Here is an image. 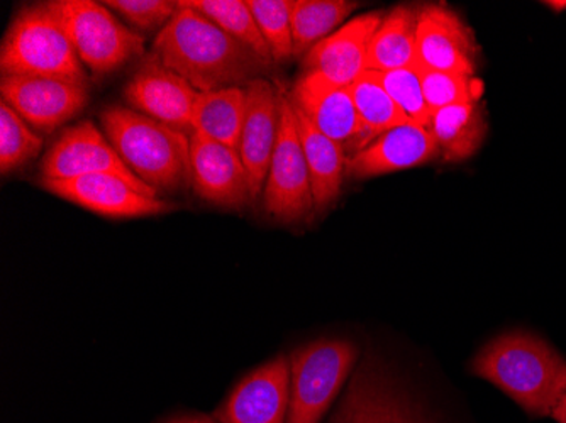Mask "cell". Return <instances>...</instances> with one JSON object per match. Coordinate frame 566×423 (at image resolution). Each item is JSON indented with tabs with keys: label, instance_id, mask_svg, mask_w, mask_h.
Returning <instances> with one entry per match:
<instances>
[{
	"label": "cell",
	"instance_id": "obj_1",
	"mask_svg": "<svg viewBox=\"0 0 566 423\" xmlns=\"http://www.w3.org/2000/svg\"><path fill=\"white\" fill-rule=\"evenodd\" d=\"M151 53L200 94L247 87L273 68L184 0L153 41Z\"/></svg>",
	"mask_w": 566,
	"mask_h": 423
},
{
	"label": "cell",
	"instance_id": "obj_2",
	"mask_svg": "<svg viewBox=\"0 0 566 423\" xmlns=\"http://www.w3.org/2000/svg\"><path fill=\"white\" fill-rule=\"evenodd\" d=\"M470 369L530 415L552 416L566 393V359L545 339L524 330L485 343Z\"/></svg>",
	"mask_w": 566,
	"mask_h": 423
},
{
	"label": "cell",
	"instance_id": "obj_3",
	"mask_svg": "<svg viewBox=\"0 0 566 423\" xmlns=\"http://www.w3.org/2000/svg\"><path fill=\"white\" fill-rule=\"evenodd\" d=\"M101 126L126 167L157 192L190 184V136L124 105L101 113Z\"/></svg>",
	"mask_w": 566,
	"mask_h": 423
},
{
	"label": "cell",
	"instance_id": "obj_4",
	"mask_svg": "<svg viewBox=\"0 0 566 423\" xmlns=\"http://www.w3.org/2000/svg\"><path fill=\"white\" fill-rule=\"evenodd\" d=\"M2 75L87 85L88 78L55 2L28 6L12 19L0 50Z\"/></svg>",
	"mask_w": 566,
	"mask_h": 423
},
{
	"label": "cell",
	"instance_id": "obj_5",
	"mask_svg": "<svg viewBox=\"0 0 566 423\" xmlns=\"http://www.w3.org/2000/svg\"><path fill=\"white\" fill-rule=\"evenodd\" d=\"M291 405L287 423H319L338 396L358 359L355 343L321 339L302 346L291 358Z\"/></svg>",
	"mask_w": 566,
	"mask_h": 423
},
{
	"label": "cell",
	"instance_id": "obj_6",
	"mask_svg": "<svg viewBox=\"0 0 566 423\" xmlns=\"http://www.w3.org/2000/svg\"><path fill=\"white\" fill-rule=\"evenodd\" d=\"M66 33L82 65L94 75H111L145 53V38L92 0H56Z\"/></svg>",
	"mask_w": 566,
	"mask_h": 423
},
{
	"label": "cell",
	"instance_id": "obj_7",
	"mask_svg": "<svg viewBox=\"0 0 566 423\" xmlns=\"http://www.w3.org/2000/svg\"><path fill=\"white\" fill-rule=\"evenodd\" d=\"M266 214L282 224H297L314 210L307 161L298 136L291 94L280 92V120L269 177L263 189Z\"/></svg>",
	"mask_w": 566,
	"mask_h": 423
},
{
	"label": "cell",
	"instance_id": "obj_8",
	"mask_svg": "<svg viewBox=\"0 0 566 423\" xmlns=\"http://www.w3.org/2000/svg\"><path fill=\"white\" fill-rule=\"evenodd\" d=\"M88 175H116L145 195H158L157 190L139 180L120 160L104 130L92 120H82L63 130L48 149L41 163V180H72Z\"/></svg>",
	"mask_w": 566,
	"mask_h": 423
},
{
	"label": "cell",
	"instance_id": "obj_9",
	"mask_svg": "<svg viewBox=\"0 0 566 423\" xmlns=\"http://www.w3.org/2000/svg\"><path fill=\"white\" fill-rule=\"evenodd\" d=\"M292 102L324 136L342 146L352 158L374 141L359 119L348 87L333 84L317 72H304L295 82Z\"/></svg>",
	"mask_w": 566,
	"mask_h": 423
},
{
	"label": "cell",
	"instance_id": "obj_10",
	"mask_svg": "<svg viewBox=\"0 0 566 423\" xmlns=\"http://www.w3.org/2000/svg\"><path fill=\"white\" fill-rule=\"evenodd\" d=\"M291 359L276 356L253 369L214 413L219 423H287Z\"/></svg>",
	"mask_w": 566,
	"mask_h": 423
},
{
	"label": "cell",
	"instance_id": "obj_11",
	"mask_svg": "<svg viewBox=\"0 0 566 423\" xmlns=\"http://www.w3.org/2000/svg\"><path fill=\"white\" fill-rule=\"evenodd\" d=\"M0 94L25 123L43 133L69 123L88 104L87 85L41 76L2 75Z\"/></svg>",
	"mask_w": 566,
	"mask_h": 423
},
{
	"label": "cell",
	"instance_id": "obj_12",
	"mask_svg": "<svg viewBox=\"0 0 566 423\" xmlns=\"http://www.w3.org/2000/svg\"><path fill=\"white\" fill-rule=\"evenodd\" d=\"M199 94L153 53L143 59L124 87V98L132 109L182 130H190Z\"/></svg>",
	"mask_w": 566,
	"mask_h": 423
},
{
	"label": "cell",
	"instance_id": "obj_13",
	"mask_svg": "<svg viewBox=\"0 0 566 423\" xmlns=\"http://www.w3.org/2000/svg\"><path fill=\"white\" fill-rule=\"evenodd\" d=\"M190 184L197 197L228 210L251 202L250 178L238 149L190 133Z\"/></svg>",
	"mask_w": 566,
	"mask_h": 423
},
{
	"label": "cell",
	"instance_id": "obj_14",
	"mask_svg": "<svg viewBox=\"0 0 566 423\" xmlns=\"http://www.w3.org/2000/svg\"><path fill=\"white\" fill-rule=\"evenodd\" d=\"M418 65L475 76L479 68L475 34L448 6L428 4L419 11Z\"/></svg>",
	"mask_w": 566,
	"mask_h": 423
},
{
	"label": "cell",
	"instance_id": "obj_15",
	"mask_svg": "<svg viewBox=\"0 0 566 423\" xmlns=\"http://www.w3.org/2000/svg\"><path fill=\"white\" fill-rule=\"evenodd\" d=\"M44 189L60 199L109 219L149 218L170 212L158 197L145 195L116 175H88L72 180H41Z\"/></svg>",
	"mask_w": 566,
	"mask_h": 423
},
{
	"label": "cell",
	"instance_id": "obj_16",
	"mask_svg": "<svg viewBox=\"0 0 566 423\" xmlns=\"http://www.w3.org/2000/svg\"><path fill=\"white\" fill-rule=\"evenodd\" d=\"M247 114L241 129V161L250 178L251 199H259L265 189L275 149L280 120V92L266 78L247 85Z\"/></svg>",
	"mask_w": 566,
	"mask_h": 423
},
{
	"label": "cell",
	"instance_id": "obj_17",
	"mask_svg": "<svg viewBox=\"0 0 566 423\" xmlns=\"http://www.w3.org/2000/svg\"><path fill=\"white\" fill-rule=\"evenodd\" d=\"M438 155L440 148L428 127L415 123L403 124L396 129L387 130L361 151L348 158L346 177L353 180H367L396 173L429 163Z\"/></svg>",
	"mask_w": 566,
	"mask_h": 423
},
{
	"label": "cell",
	"instance_id": "obj_18",
	"mask_svg": "<svg viewBox=\"0 0 566 423\" xmlns=\"http://www.w3.org/2000/svg\"><path fill=\"white\" fill-rule=\"evenodd\" d=\"M374 11L346 22L304 56V72H317L333 84L349 87L367 72L368 47L384 19Z\"/></svg>",
	"mask_w": 566,
	"mask_h": 423
},
{
	"label": "cell",
	"instance_id": "obj_19",
	"mask_svg": "<svg viewBox=\"0 0 566 423\" xmlns=\"http://www.w3.org/2000/svg\"><path fill=\"white\" fill-rule=\"evenodd\" d=\"M342 409L364 423H422L403 391L377 358L358 366Z\"/></svg>",
	"mask_w": 566,
	"mask_h": 423
},
{
	"label": "cell",
	"instance_id": "obj_20",
	"mask_svg": "<svg viewBox=\"0 0 566 423\" xmlns=\"http://www.w3.org/2000/svg\"><path fill=\"white\" fill-rule=\"evenodd\" d=\"M294 104V102H292ZM298 136L307 161L311 189H313L314 212L323 214L338 200L346 177L345 149L324 136L304 113L295 107Z\"/></svg>",
	"mask_w": 566,
	"mask_h": 423
},
{
	"label": "cell",
	"instance_id": "obj_21",
	"mask_svg": "<svg viewBox=\"0 0 566 423\" xmlns=\"http://www.w3.org/2000/svg\"><path fill=\"white\" fill-rule=\"evenodd\" d=\"M419 11L412 6H397L381 19L368 47L367 70L389 72L418 65Z\"/></svg>",
	"mask_w": 566,
	"mask_h": 423
},
{
	"label": "cell",
	"instance_id": "obj_22",
	"mask_svg": "<svg viewBox=\"0 0 566 423\" xmlns=\"http://www.w3.org/2000/svg\"><path fill=\"white\" fill-rule=\"evenodd\" d=\"M432 138L444 160L465 161L472 158L486 138V120L480 101L454 104L431 114Z\"/></svg>",
	"mask_w": 566,
	"mask_h": 423
},
{
	"label": "cell",
	"instance_id": "obj_23",
	"mask_svg": "<svg viewBox=\"0 0 566 423\" xmlns=\"http://www.w3.org/2000/svg\"><path fill=\"white\" fill-rule=\"evenodd\" d=\"M247 114V88L233 87L202 92L193 105L190 133L238 149Z\"/></svg>",
	"mask_w": 566,
	"mask_h": 423
},
{
	"label": "cell",
	"instance_id": "obj_24",
	"mask_svg": "<svg viewBox=\"0 0 566 423\" xmlns=\"http://www.w3.org/2000/svg\"><path fill=\"white\" fill-rule=\"evenodd\" d=\"M358 6L348 0H294L291 11L294 59L307 55L319 41L331 36Z\"/></svg>",
	"mask_w": 566,
	"mask_h": 423
},
{
	"label": "cell",
	"instance_id": "obj_25",
	"mask_svg": "<svg viewBox=\"0 0 566 423\" xmlns=\"http://www.w3.org/2000/svg\"><path fill=\"white\" fill-rule=\"evenodd\" d=\"M184 4L208 15L222 31L250 47L263 62L275 65L247 0H184Z\"/></svg>",
	"mask_w": 566,
	"mask_h": 423
},
{
	"label": "cell",
	"instance_id": "obj_26",
	"mask_svg": "<svg viewBox=\"0 0 566 423\" xmlns=\"http://www.w3.org/2000/svg\"><path fill=\"white\" fill-rule=\"evenodd\" d=\"M348 91L355 102L359 119L374 138H378L387 130L412 123L392 97L367 76H359L358 81L349 85Z\"/></svg>",
	"mask_w": 566,
	"mask_h": 423
},
{
	"label": "cell",
	"instance_id": "obj_27",
	"mask_svg": "<svg viewBox=\"0 0 566 423\" xmlns=\"http://www.w3.org/2000/svg\"><path fill=\"white\" fill-rule=\"evenodd\" d=\"M43 138L11 105L0 102V173L9 175L36 158Z\"/></svg>",
	"mask_w": 566,
	"mask_h": 423
},
{
	"label": "cell",
	"instance_id": "obj_28",
	"mask_svg": "<svg viewBox=\"0 0 566 423\" xmlns=\"http://www.w3.org/2000/svg\"><path fill=\"white\" fill-rule=\"evenodd\" d=\"M259 24L273 63L291 62L294 59V38H292L291 11L294 0H247Z\"/></svg>",
	"mask_w": 566,
	"mask_h": 423
},
{
	"label": "cell",
	"instance_id": "obj_29",
	"mask_svg": "<svg viewBox=\"0 0 566 423\" xmlns=\"http://www.w3.org/2000/svg\"><path fill=\"white\" fill-rule=\"evenodd\" d=\"M364 75L370 81L377 82L412 123L429 129L431 113H429L428 104H426L421 78H419L416 66L389 70V72L367 70Z\"/></svg>",
	"mask_w": 566,
	"mask_h": 423
},
{
	"label": "cell",
	"instance_id": "obj_30",
	"mask_svg": "<svg viewBox=\"0 0 566 423\" xmlns=\"http://www.w3.org/2000/svg\"><path fill=\"white\" fill-rule=\"evenodd\" d=\"M416 68L421 78L422 94L429 113H436L448 105L480 101L482 84L475 76L438 72L421 65H416Z\"/></svg>",
	"mask_w": 566,
	"mask_h": 423
},
{
	"label": "cell",
	"instance_id": "obj_31",
	"mask_svg": "<svg viewBox=\"0 0 566 423\" xmlns=\"http://www.w3.org/2000/svg\"><path fill=\"white\" fill-rule=\"evenodd\" d=\"M104 6L146 33L164 30L178 9V2L171 0H107Z\"/></svg>",
	"mask_w": 566,
	"mask_h": 423
},
{
	"label": "cell",
	"instance_id": "obj_32",
	"mask_svg": "<svg viewBox=\"0 0 566 423\" xmlns=\"http://www.w3.org/2000/svg\"><path fill=\"white\" fill-rule=\"evenodd\" d=\"M167 423H219L214 416L199 415V413H192V415H178L174 419L167 420Z\"/></svg>",
	"mask_w": 566,
	"mask_h": 423
},
{
	"label": "cell",
	"instance_id": "obj_33",
	"mask_svg": "<svg viewBox=\"0 0 566 423\" xmlns=\"http://www.w3.org/2000/svg\"><path fill=\"white\" fill-rule=\"evenodd\" d=\"M338 412V416H334L333 423H364L358 419V416L353 415V413H349L348 410L342 409V406H339Z\"/></svg>",
	"mask_w": 566,
	"mask_h": 423
},
{
	"label": "cell",
	"instance_id": "obj_34",
	"mask_svg": "<svg viewBox=\"0 0 566 423\" xmlns=\"http://www.w3.org/2000/svg\"><path fill=\"white\" fill-rule=\"evenodd\" d=\"M553 419L558 423H566V393L563 396L562 402L556 405V409L552 413Z\"/></svg>",
	"mask_w": 566,
	"mask_h": 423
},
{
	"label": "cell",
	"instance_id": "obj_35",
	"mask_svg": "<svg viewBox=\"0 0 566 423\" xmlns=\"http://www.w3.org/2000/svg\"><path fill=\"white\" fill-rule=\"evenodd\" d=\"M548 8H552L553 11H565L566 2L565 0H553V2H545Z\"/></svg>",
	"mask_w": 566,
	"mask_h": 423
}]
</instances>
